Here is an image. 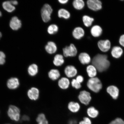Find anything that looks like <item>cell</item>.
I'll return each mask as SVG.
<instances>
[{
    "mask_svg": "<svg viewBox=\"0 0 124 124\" xmlns=\"http://www.w3.org/2000/svg\"><path fill=\"white\" fill-rule=\"evenodd\" d=\"M92 63L93 65L100 72L106 70L110 65L107 56L103 54H98L96 55L93 59Z\"/></svg>",
    "mask_w": 124,
    "mask_h": 124,
    "instance_id": "cell-1",
    "label": "cell"
},
{
    "mask_svg": "<svg viewBox=\"0 0 124 124\" xmlns=\"http://www.w3.org/2000/svg\"><path fill=\"white\" fill-rule=\"evenodd\" d=\"M87 85L89 89L96 93L99 92L102 87L100 80L98 78L95 77L89 79Z\"/></svg>",
    "mask_w": 124,
    "mask_h": 124,
    "instance_id": "cell-2",
    "label": "cell"
},
{
    "mask_svg": "<svg viewBox=\"0 0 124 124\" xmlns=\"http://www.w3.org/2000/svg\"><path fill=\"white\" fill-rule=\"evenodd\" d=\"M52 12V8L49 4H46L44 5L41 11V17L44 22L47 23L50 21Z\"/></svg>",
    "mask_w": 124,
    "mask_h": 124,
    "instance_id": "cell-3",
    "label": "cell"
},
{
    "mask_svg": "<svg viewBox=\"0 0 124 124\" xmlns=\"http://www.w3.org/2000/svg\"><path fill=\"white\" fill-rule=\"evenodd\" d=\"M20 110L14 105H10L8 111V114L11 120L18 121L20 118Z\"/></svg>",
    "mask_w": 124,
    "mask_h": 124,
    "instance_id": "cell-4",
    "label": "cell"
},
{
    "mask_svg": "<svg viewBox=\"0 0 124 124\" xmlns=\"http://www.w3.org/2000/svg\"><path fill=\"white\" fill-rule=\"evenodd\" d=\"M63 55L67 57L75 56L77 53V48L73 44H71L69 46L63 48Z\"/></svg>",
    "mask_w": 124,
    "mask_h": 124,
    "instance_id": "cell-5",
    "label": "cell"
},
{
    "mask_svg": "<svg viewBox=\"0 0 124 124\" xmlns=\"http://www.w3.org/2000/svg\"><path fill=\"white\" fill-rule=\"evenodd\" d=\"M78 98L81 103L86 105L89 104L91 100L90 94L86 91H82L80 92Z\"/></svg>",
    "mask_w": 124,
    "mask_h": 124,
    "instance_id": "cell-6",
    "label": "cell"
},
{
    "mask_svg": "<svg viewBox=\"0 0 124 124\" xmlns=\"http://www.w3.org/2000/svg\"><path fill=\"white\" fill-rule=\"evenodd\" d=\"M87 4L90 9L94 11L100 10L102 8V2L99 0H88Z\"/></svg>",
    "mask_w": 124,
    "mask_h": 124,
    "instance_id": "cell-7",
    "label": "cell"
},
{
    "mask_svg": "<svg viewBox=\"0 0 124 124\" xmlns=\"http://www.w3.org/2000/svg\"><path fill=\"white\" fill-rule=\"evenodd\" d=\"M98 46L99 48L102 52H106L110 48L111 42L108 40H101L98 43Z\"/></svg>",
    "mask_w": 124,
    "mask_h": 124,
    "instance_id": "cell-8",
    "label": "cell"
},
{
    "mask_svg": "<svg viewBox=\"0 0 124 124\" xmlns=\"http://www.w3.org/2000/svg\"><path fill=\"white\" fill-rule=\"evenodd\" d=\"M10 26L12 30H18L21 27V22L17 17L14 16L10 20Z\"/></svg>",
    "mask_w": 124,
    "mask_h": 124,
    "instance_id": "cell-9",
    "label": "cell"
},
{
    "mask_svg": "<svg viewBox=\"0 0 124 124\" xmlns=\"http://www.w3.org/2000/svg\"><path fill=\"white\" fill-rule=\"evenodd\" d=\"M20 85L19 80L16 78H12L8 80L7 86L9 89L14 90L17 89Z\"/></svg>",
    "mask_w": 124,
    "mask_h": 124,
    "instance_id": "cell-10",
    "label": "cell"
},
{
    "mask_svg": "<svg viewBox=\"0 0 124 124\" xmlns=\"http://www.w3.org/2000/svg\"><path fill=\"white\" fill-rule=\"evenodd\" d=\"M64 72L68 77H75L77 73V70L75 67L72 65L67 66L65 68Z\"/></svg>",
    "mask_w": 124,
    "mask_h": 124,
    "instance_id": "cell-11",
    "label": "cell"
},
{
    "mask_svg": "<svg viewBox=\"0 0 124 124\" xmlns=\"http://www.w3.org/2000/svg\"><path fill=\"white\" fill-rule=\"evenodd\" d=\"M39 91L37 88L32 87L28 91L27 95L29 98L31 100H36L39 97Z\"/></svg>",
    "mask_w": 124,
    "mask_h": 124,
    "instance_id": "cell-12",
    "label": "cell"
},
{
    "mask_svg": "<svg viewBox=\"0 0 124 124\" xmlns=\"http://www.w3.org/2000/svg\"><path fill=\"white\" fill-rule=\"evenodd\" d=\"M107 91L113 99H117L119 95V90L117 87L112 85L108 86L107 88Z\"/></svg>",
    "mask_w": 124,
    "mask_h": 124,
    "instance_id": "cell-13",
    "label": "cell"
},
{
    "mask_svg": "<svg viewBox=\"0 0 124 124\" xmlns=\"http://www.w3.org/2000/svg\"><path fill=\"white\" fill-rule=\"evenodd\" d=\"M85 31L82 27H78L75 28L72 32V35L75 39H79L84 36Z\"/></svg>",
    "mask_w": 124,
    "mask_h": 124,
    "instance_id": "cell-14",
    "label": "cell"
},
{
    "mask_svg": "<svg viewBox=\"0 0 124 124\" xmlns=\"http://www.w3.org/2000/svg\"><path fill=\"white\" fill-rule=\"evenodd\" d=\"M78 59L80 63L83 64H89L91 61L90 55L86 53H82L79 55Z\"/></svg>",
    "mask_w": 124,
    "mask_h": 124,
    "instance_id": "cell-15",
    "label": "cell"
},
{
    "mask_svg": "<svg viewBox=\"0 0 124 124\" xmlns=\"http://www.w3.org/2000/svg\"><path fill=\"white\" fill-rule=\"evenodd\" d=\"M45 48L46 52L50 54L55 53L56 52L57 49L56 45L52 41L48 42Z\"/></svg>",
    "mask_w": 124,
    "mask_h": 124,
    "instance_id": "cell-16",
    "label": "cell"
},
{
    "mask_svg": "<svg viewBox=\"0 0 124 124\" xmlns=\"http://www.w3.org/2000/svg\"><path fill=\"white\" fill-rule=\"evenodd\" d=\"M123 53V50L119 46H115L111 51V55L116 58H120Z\"/></svg>",
    "mask_w": 124,
    "mask_h": 124,
    "instance_id": "cell-17",
    "label": "cell"
},
{
    "mask_svg": "<svg viewBox=\"0 0 124 124\" xmlns=\"http://www.w3.org/2000/svg\"><path fill=\"white\" fill-rule=\"evenodd\" d=\"M70 84L69 80L66 77H63L59 80L58 86L62 89H66L69 87Z\"/></svg>",
    "mask_w": 124,
    "mask_h": 124,
    "instance_id": "cell-18",
    "label": "cell"
},
{
    "mask_svg": "<svg viewBox=\"0 0 124 124\" xmlns=\"http://www.w3.org/2000/svg\"><path fill=\"white\" fill-rule=\"evenodd\" d=\"M91 32L93 36L94 37H98L101 35L102 29L100 26L96 25L91 28Z\"/></svg>",
    "mask_w": 124,
    "mask_h": 124,
    "instance_id": "cell-19",
    "label": "cell"
},
{
    "mask_svg": "<svg viewBox=\"0 0 124 124\" xmlns=\"http://www.w3.org/2000/svg\"><path fill=\"white\" fill-rule=\"evenodd\" d=\"M68 108L71 112L76 113L79 110L80 106L79 104L77 102L71 101L68 104Z\"/></svg>",
    "mask_w": 124,
    "mask_h": 124,
    "instance_id": "cell-20",
    "label": "cell"
},
{
    "mask_svg": "<svg viewBox=\"0 0 124 124\" xmlns=\"http://www.w3.org/2000/svg\"><path fill=\"white\" fill-rule=\"evenodd\" d=\"M64 62L63 56L61 54H57L54 57L53 63L56 66H62L64 63Z\"/></svg>",
    "mask_w": 124,
    "mask_h": 124,
    "instance_id": "cell-21",
    "label": "cell"
},
{
    "mask_svg": "<svg viewBox=\"0 0 124 124\" xmlns=\"http://www.w3.org/2000/svg\"><path fill=\"white\" fill-rule=\"evenodd\" d=\"M88 76L91 78L95 77L97 74V70L93 65H89L86 68Z\"/></svg>",
    "mask_w": 124,
    "mask_h": 124,
    "instance_id": "cell-22",
    "label": "cell"
},
{
    "mask_svg": "<svg viewBox=\"0 0 124 124\" xmlns=\"http://www.w3.org/2000/svg\"><path fill=\"white\" fill-rule=\"evenodd\" d=\"M60 75L59 71L57 69L51 70L48 73L49 77L51 79L53 80L58 79L60 77Z\"/></svg>",
    "mask_w": 124,
    "mask_h": 124,
    "instance_id": "cell-23",
    "label": "cell"
},
{
    "mask_svg": "<svg viewBox=\"0 0 124 124\" xmlns=\"http://www.w3.org/2000/svg\"><path fill=\"white\" fill-rule=\"evenodd\" d=\"M38 67L35 64H31L28 68V73L31 76H34L36 75L38 73Z\"/></svg>",
    "mask_w": 124,
    "mask_h": 124,
    "instance_id": "cell-24",
    "label": "cell"
},
{
    "mask_svg": "<svg viewBox=\"0 0 124 124\" xmlns=\"http://www.w3.org/2000/svg\"><path fill=\"white\" fill-rule=\"evenodd\" d=\"M2 7L6 11L9 12H13L15 10V8L12 5L10 1H4L2 4Z\"/></svg>",
    "mask_w": 124,
    "mask_h": 124,
    "instance_id": "cell-25",
    "label": "cell"
},
{
    "mask_svg": "<svg viewBox=\"0 0 124 124\" xmlns=\"http://www.w3.org/2000/svg\"><path fill=\"white\" fill-rule=\"evenodd\" d=\"M58 15L59 17L63 18L65 19H69L70 16L69 12L65 9L62 8L58 10Z\"/></svg>",
    "mask_w": 124,
    "mask_h": 124,
    "instance_id": "cell-26",
    "label": "cell"
},
{
    "mask_svg": "<svg viewBox=\"0 0 124 124\" xmlns=\"http://www.w3.org/2000/svg\"><path fill=\"white\" fill-rule=\"evenodd\" d=\"M72 4L74 8L78 10H81L85 5L84 1L83 0H75L73 2Z\"/></svg>",
    "mask_w": 124,
    "mask_h": 124,
    "instance_id": "cell-27",
    "label": "cell"
},
{
    "mask_svg": "<svg viewBox=\"0 0 124 124\" xmlns=\"http://www.w3.org/2000/svg\"><path fill=\"white\" fill-rule=\"evenodd\" d=\"M99 111L93 107H91L87 110L88 115L91 117L94 118L97 117L99 114Z\"/></svg>",
    "mask_w": 124,
    "mask_h": 124,
    "instance_id": "cell-28",
    "label": "cell"
},
{
    "mask_svg": "<svg viewBox=\"0 0 124 124\" xmlns=\"http://www.w3.org/2000/svg\"><path fill=\"white\" fill-rule=\"evenodd\" d=\"M83 20L85 25L86 27H89L92 25L94 19L88 16L85 15L83 17Z\"/></svg>",
    "mask_w": 124,
    "mask_h": 124,
    "instance_id": "cell-29",
    "label": "cell"
},
{
    "mask_svg": "<svg viewBox=\"0 0 124 124\" xmlns=\"http://www.w3.org/2000/svg\"><path fill=\"white\" fill-rule=\"evenodd\" d=\"M58 27L56 25L51 24L47 28L48 33L50 35H53L58 31Z\"/></svg>",
    "mask_w": 124,
    "mask_h": 124,
    "instance_id": "cell-30",
    "label": "cell"
},
{
    "mask_svg": "<svg viewBox=\"0 0 124 124\" xmlns=\"http://www.w3.org/2000/svg\"><path fill=\"white\" fill-rule=\"evenodd\" d=\"M71 84L73 87L76 89H79L81 88V83H79L76 79H73L71 82Z\"/></svg>",
    "mask_w": 124,
    "mask_h": 124,
    "instance_id": "cell-31",
    "label": "cell"
},
{
    "mask_svg": "<svg viewBox=\"0 0 124 124\" xmlns=\"http://www.w3.org/2000/svg\"><path fill=\"white\" fill-rule=\"evenodd\" d=\"M6 55L3 52L0 51V65H2L5 62Z\"/></svg>",
    "mask_w": 124,
    "mask_h": 124,
    "instance_id": "cell-32",
    "label": "cell"
},
{
    "mask_svg": "<svg viewBox=\"0 0 124 124\" xmlns=\"http://www.w3.org/2000/svg\"><path fill=\"white\" fill-rule=\"evenodd\" d=\"M45 116L43 114H40L37 117L36 121L38 123L42 122L46 120Z\"/></svg>",
    "mask_w": 124,
    "mask_h": 124,
    "instance_id": "cell-33",
    "label": "cell"
},
{
    "mask_svg": "<svg viewBox=\"0 0 124 124\" xmlns=\"http://www.w3.org/2000/svg\"><path fill=\"white\" fill-rule=\"evenodd\" d=\"M109 124H124V121L122 119L118 118L112 121Z\"/></svg>",
    "mask_w": 124,
    "mask_h": 124,
    "instance_id": "cell-34",
    "label": "cell"
},
{
    "mask_svg": "<svg viewBox=\"0 0 124 124\" xmlns=\"http://www.w3.org/2000/svg\"><path fill=\"white\" fill-rule=\"evenodd\" d=\"M79 124H91V120L87 117L84 118L83 120L80 122Z\"/></svg>",
    "mask_w": 124,
    "mask_h": 124,
    "instance_id": "cell-35",
    "label": "cell"
},
{
    "mask_svg": "<svg viewBox=\"0 0 124 124\" xmlns=\"http://www.w3.org/2000/svg\"><path fill=\"white\" fill-rule=\"evenodd\" d=\"M119 43L121 45L124 47V35L121 36L119 39Z\"/></svg>",
    "mask_w": 124,
    "mask_h": 124,
    "instance_id": "cell-36",
    "label": "cell"
},
{
    "mask_svg": "<svg viewBox=\"0 0 124 124\" xmlns=\"http://www.w3.org/2000/svg\"><path fill=\"white\" fill-rule=\"evenodd\" d=\"M79 83H81L84 81V78L83 76L81 75H78L76 78V79Z\"/></svg>",
    "mask_w": 124,
    "mask_h": 124,
    "instance_id": "cell-37",
    "label": "cell"
},
{
    "mask_svg": "<svg viewBox=\"0 0 124 124\" xmlns=\"http://www.w3.org/2000/svg\"><path fill=\"white\" fill-rule=\"evenodd\" d=\"M68 124H77V121L75 120H71L69 122Z\"/></svg>",
    "mask_w": 124,
    "mask_h": 124,
    "instance_id": "cell-38",
    "label": "cell"
},
{
    "mask_svg": "<svg viewBox=\"0 0 124 124\" xmlns=\"http://www.w3.org/2000/svg\"><path fill=\"white\" fill-rule=\"evenodd\" d=\"M69 1L68 0H59V2L62 4H65L67 3Z\"/></svg>",
    "mask_w": 124,
    "mask_h": 124,
    "instance_id": "cell-39",
    "label": "cell"
},
{
    "mask_svg": "<svg viewBox=\"0 0 124 124\" xmlns=\"http://www.w3.org/2000/svg\"><path fill=\"white\" fill-rule=\"evenodd\" d=\"M22 120L24 121H29V118L27 116L24 115L23 117Z\"/></svg>",
    "mask_w": 124,
    "mask_h": 124,
    "instance_id": "cell-40",
    "label": "cell"
},
{
    "mask_svg": "<svg viewBox=\"0 0 124 124\" xmlns=\"http://www.w3.org/2000/svg\"><path fill=\"white\" fill-rule=\"evenodd\" d=\"M12 5H16L18 4V1L16 0H12L10 1Z\"/></svg>",
    "mask_w": 124,
    "mask_h": 124,
    "instance_id": "cell-41",
    "label": "cell"
},
{
    "mask_svg": "<svg viewBox=\"0 0 124 124\" xmlns=\"http://www.w3.org/2000/svg\"><path fill=\"white\" fill-rule=\"evenodd\" d=\"M38 124H48V121L46 119L43 121L38 123Z\"/></svg>",
    "mask_w": 124,
    "mask_h": 124,
    "instance_id": "cell-42",
    "label": "cell"
},
{
    "mask_svg": "<svg viewBox=\"0 0 124 124\" xmlns=\"http://www.w3.org/2000/svg\"><path fill=\"white\" fill-rule=\"evenodd\" d=\"M2 36V34H1V32H0V38H1Z\"/></svg>",
    "mask_w": 124,
    "mask_h": 124,
    "instance_id": "cell-43",
    "label": "cell"
},
{
    "mask_svg": "<svg viewBox=\"0 0 124 124\" xmlns=\"http://www.w3.org/2000/svg\"><path fill=\"white\" fill-rule=\"evenodd\" d=\"M2 16V13L0 11V17H1Z\"/></svg>",
    "mask_w": 124,
    "mask_h": 124,
    "instance_id": "cell-44",
    "label": "cell"
}]
</instances>
